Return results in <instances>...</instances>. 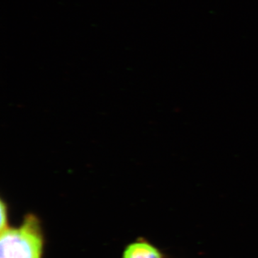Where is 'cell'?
<instances>
[{"mask_svg": "<svg viewBox=\"0 0 258 258\" xmlns=\"http://www.w3.org/2000/svg\"><path fill=\"white\" fill-rule=\"evenodd\" d=\"M44 236L40 220L28 214L21 225L1 230L0 258H42Z\"/></svg>", "mask_w": 258, "mask_h": 258, "instance_id": "6da1fadb", "label": "cell"}, {"mask_svg": "<svg viewBox=\"0 0 258 258\" xmlns=\"http://www.w3.org/2000/svg\"><path fill=\"white\" fill-rule=\"evenodd\" d=\"M122 258H164V255L155 245L143 239L129 244Z\"/></svg>", "mask_w": 258, "mask_h": 258, "instance_id": "7a4b0ae2", "label": "cell"}, {"mask_svg": "<svg viewBox=\"0 0 258 258\" xmlns=\"http://www.w3.org/2000/svg\"><path fill=\"white\" fill-rule=\"evenodd\" d=\"M0 211H1V226L0 229L1 230H5L7 227H9L8 225V211L7 204L3 200H1V205H0Z\"/></svg>", "mask_w": 258, "mask_h": 258, "instance_id": "3957f363", "label": "cell"}]
</instances>
